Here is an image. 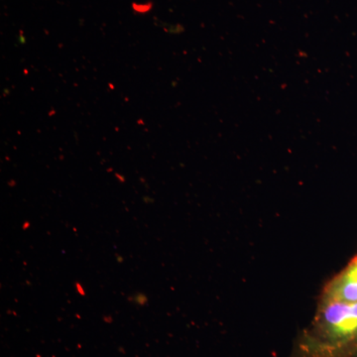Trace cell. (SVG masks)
Returning a JSON list of instances; mask_svg holds the SVG:
<instances>
[{
    "mask_svg": "<svg viewBox=\"0 0 357 357\" xmlns=\"http://www.w3.org/2000/svg\"><path fill=\"white\" fill-rule=\"evenodd\" d=\"M317 352L323 357L357 354V302L328 298L317 326Z\"/></svg>",
    "mask_w": 357,
    "mask_h": 357,
    "instance_id": "6da1fadb",
    "label": "cell"
},
{
    "mask_svg": "<svg viewBox=\"0 0 357 357\" xmlns=\"http://www.w3.org/2000/svg\"><path fill=\"white\" fill-rule=\"evenodd\" d=\"M328 298L349 303L357 302V256L333 281Z\"/></svg>",
    "mask_w": 357,
    "mask_h": 357,
    "instance_id": "7a4b0ae2",
    "label": "cell"
},
{
    "mask_svg": "<svg viewBox=\"0 0 357 357\" xmlns=\"http://www.w3.org/2000/svg\"><path fill=\"white\" fill-rule=\"evenodd\" d=\"M153 9V2H145V3H132V10L136 14H146Z\"/></svg>",
    "mask_w": 357,
    "mask_h": 357,
    "instance_id": "3957f363",
    "label": "cell"
}]
</instances>
